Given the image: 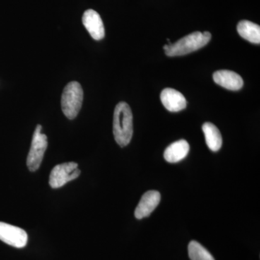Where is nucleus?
Returning <instances> with one entry per match:
<instances>
[{"mask_svg":"<svg viewBox=\"0 0 260 260\" xmlns=\"http://www.w3.org/2000/svg\"><path fill=\"white\" fill-rule=\"evenodd\" d=\"M113 133L119 146L123 148L129 145L133 135V116L125 102L119 103L114 109Z\"/></svg>","mask_w":260,"mask_h":260,"instance_id":"nucleus-1","label":"nucleus"},{"mask_svg":"<svg viewBox=\"0 0 260 260\" xmlns=\"http://www.w3.org/2000/svg\"><path fill=\"white\" fill-rule=\"evenodd\" d=\"M210 39L211 34L209 32H194L174 44L164 46V49L166 54L169 56L186 55L204 47Z\"/></svg>","mask_w":260,"mask_h":260,"instance_id":"nucleus-2","label":"nucleus"},{"mask_svg":"<svg viewBox=\"0 0 260 260\" xmlns=\"http://www.w3.org/2000/svg\"><path fill=\"white\" fill-rule=\"evenodd\" d=\"M83 102L81 85L76 81L70 82L65 86L61 95V109L64 115L69 119H74L81 109Z\"/></svg>","mask_w":260,"mask_h":260,"instance_id":"nucleus-3","label":"nucleus"},{"mask_svg":"<svg viewBox=\"0 0 260 260\" xmlns=\"http://www.w3.org/2000/svg\"><path fill=\"white\" fill-rule=\"evenodd\" d=\"M42 126L38 124L32 135L31 146L27 158V167L34 172L40 167L48 147L47 135L42 133Z\"/></svg>","mask_w":260,"mask_h":260,"instance_id":"nucleus-4","label":"nucleus"},{"mask_svg":"<svg viewBox=\"0 0 260 260\" xmlns=\"http://www.w3.org/2000/svg\"><path fill=\"white\" fill-rule=\"evenodd\" d=\"M78 164L75 162H64L53 168L49 176V185L53 189H58L69 181L75 180L80 175Z\"/></svg>","mask_w":260,"mask_h":260,"instance_id":"nucleus-5","label":"nucleus"},{"mask_svg":"<svg viewBox=\"0 0 260 260\" xmlns=\"http://www.w3.org/2000/svg\"><path fill=\"white\" fill-rule=\"evenodd\" d=\"M0 240L15 248H23L28 242V235L20 228L0 222Z\"/></svg>","mask_w":260,"mask_h":260,"instance_id":"nucleus-6","label":"nucleus"},{"mask_svg":"<svg viewBox=\"0 0 260 260\" xmlns=\"http://www.w3.org/2000/svg\"><path fill=\"white\" fill-rule=\"evenodd\" d=\"M83 23L90 35L95 40H102L105 37V28L100 15L93 10H88L83 15Z\"/></svg>","mask_w":260,"mask_h":260,"instance_id":"nucleus-7","label":"nucleus"},{"mask_svg":"<svg viewBox=\"0 0 260 260\" xmlns=\"http://www.w3.org/2000/svg\"><path fill=\"white\" fill-rule=\"evenodd\" d=\"M160 201V194L158 191L150 190L142 196L136 209L135 210V216L137 219H143L148 217Z\"/></svg>","mask_w":260,"mask_h":260,"instance_id":"nucleus-8","label":"nucleus"},{"mask_svg":"<svg viewBox=\"0 0 260 260\" xmlns=\"http://www.w3.org/2000/svg\"><path fill=\"white\" fill-rule=\"evenodd\" d=\"M160 101L169 112H178L186 107L185 97L180 92L173 88H166L160 93Z\"/></svg>","mask_w":260,"mask_h":260,"instance_id":"nucleus-9","label":"nucleus"},{"mask_svg":"<svg viewBox=\"0 0 260 260\" xmlns=\"http://www.w3.org/2000/svg\"><path fill=\"white\" fill-rule=\"evenodd\" d=\"M215 83L231 90H239L244 85L242 77L230 70H218L213 74Z\"/></svg>","mask_w":260,"mask_h":260,"instance_id":"nucleus-10","label":"nucleus"},{"mask_svg":"<svg viewBox=\"0 0 260 260\" xmlns=\"http://www.w3.org/2000/svg\"><path fill=\"white\" fill-rule=\"evenodd\" d=\"M189 151V145L185 140H178L168 146L164 151V158L169 162H177L185 158Z\"/></svg>","mask_w":260,"mask_h":260,"instance_id":"nucleus-11","label":"nucleus"},{"mask_svg":"<svg viewBox=\"0 0 260 260\" xmlns=\"http://www.w3.org/2000/svg\"><path fill=\"white\" fill-rule=\"evenodd\" d=\"M205 141L207 145L212 151L216 152L220 150L223 143L221 134L217 126L210 122H205L203 125Z\"/></svg>","mask_w":260,"mask_h":260,"instance_id":"nucleus-12","label":"nucleus"},{"mask_svg":"<svg viewBox=\"0 0 260 260\" xmlns=\"http://www.w3.org/2000/svg\"><path fill=\"white\" fill-rule=\"evenodd\" d=\"M237 31L243 39L253 44H259L260 27L257 24L249 20H242L238 24Z\"/></svg>","mask_w":260,"mask_h":260,"instance_id":"nucleus-13","label":"nucleus"},{"mask_svg":"<svg viewBox=\"0 0 260 260\" xmlns=\"http://www.w3.org/2000/svg\"><path fill=\"white\" fill-rule=\"evenodd\" d=\"M188 252L191 260H215L209 251L196 241L189 243Z\"/></svg>","mask_w":260,"mask_h":260,"instance_id":"nucleus-14","label":"nucleus"}]
</instances>
